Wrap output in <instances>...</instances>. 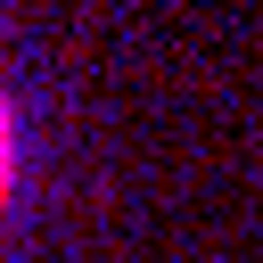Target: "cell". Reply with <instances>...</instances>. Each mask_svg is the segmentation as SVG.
<instances>
[{
	"label": "cell",
	"instance_id": "6da1fadb",
	"mask_svg": "<svg viewBox=\"0 0 263 263\" xmlns=\"http://www.w3.org/2000/svg\"><path fill=\"white\" fill-rule=\"evenodd\" d=\"M8 148L16 140H8V99H0V205H8Z\"/></svg>",
	"mask_w": 263,
	"mask_h": 263
}]
</instances>
